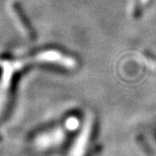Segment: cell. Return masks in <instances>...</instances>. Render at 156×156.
Returning <instances> with one entry per match:
<instances>
[{
	"instance_id": "cell-1",
	"label": "cell",
	"mask_w": 156,
	"mask_h": 156,
	"mask_svg": "<svg viewBox=\"0 0 156 156\" xmlns=\"http://www.w3.org/2000/svg\"><path fill=\"white\" fill-rule=\"evenodd\" d=\"M65 129L63 128H56L52 132H46L35 138L34 146L41 150L53 148L54 146L61 145L65 141Z\"/></svg>"
},
{
	"instance_id": "cell-2",
	"label": "cell",
	"mask_w": 156,
	"mask_h": 156,
	"mask_svg": "<svg viewBox=\"0 0 156 156\" xmlns=\"http://www.w3.org/2000/svg\"><path fill=\"white\" fill-rule=\"evenodd\" d=\"M13 10L15 12V14L17 15L18 20L23 24V27H24V30H26V32L27 33V35L30 36H34V30L32 29V27H30V23L29 20H27V17L26 16V14H24V12L23 10V8H21V5L20 3L15 2L13 3Z\"/></svg>"
}]
</instances>
